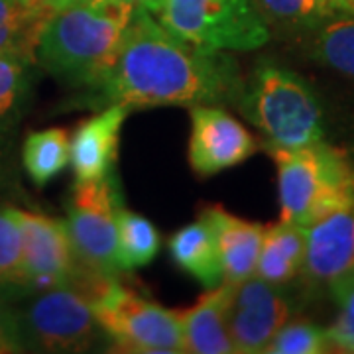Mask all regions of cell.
I'll use <instances>...</instances> for the list:
<instances>
[{
    "instance_id": "obj_26",
    "label": "cell",
    "mask_w": 354,
    "mask_h": 354,
    "mask_svg": "<svg viewBox=\"0 0 354 354\" xmlns=\"http://www.w3.org/2000/svg\"><path fill=\"white\" fill-rule=\"evenodd\" d=\"M12 297L0 290V354L24 353V341Z\"/></svg>"
},
{
    "instance_id": "obj_25",
    "label": "cell",
    "mask_w": 354,
    "mask_h": 354,
    "mask_svg": "<svg viewBox=\"0 0 354 354\" xmlns=\"http://www.w3.org/2000/svg\"><path fill=\"white\" fill-rule=\"evenodd\" d=\"M330 353L327 330L311 321H286L266 346V354H323Z\"/></svg>"
},
{
    "instance_id": "obj_16",
    "label": "cell",
    "mask_w": 354,
    "mask_h": 354,
    "mask_svg": "<svg viewBox=\"0 0 354 354\" xmlns=\"http://www.w3.org/2000/svg\"><path fill=\"white\" fill-rule=\"evenodd\" d=\"M169 252L177 266L203 283V288L211 290L223 283V262L215 225L205 213L199 221L177 230L169 241Z\"/></svg>"
},
{
    "instance_id": "obj_1",
    "label": "cell",
    "mask_w": 354,
    "mask_h": 354,
    "mask_svg": "<svg viewBox=\"0 0 354 354\" xmlns=\"http://www.w3.org/2000/svg\"><path fill=\"white\" fill-rule=\"evenodd\" d=\"M244 77L228 51L207 50L136 8L109 73L91 88L97 106H199L239 101Z\"/></svg>"
},
{
    "instance_id": "obj_23",
    "label": "cell",
    "mask_w": 354,
    "mask_h": 354,
    "mask_svg": "<svg viewBox=\"0 0 354 354\" xmlns=\"http://www.w3.org/2000/svg\"><path fill=\"white\" fill-rule=\"evenodd\" d=\"M0 290L12 299L28 297L24 236L16 207H0Z\"/></svg>"
},
{
    "instance_id": "obj_14",
    "label": "cell",
    "mask_w": 354,
    "mask_h": 354,
    "mask_svg": "<svg viewBox=\"0 0 354 354\" xmlns=\"http://www.w3.org/2000/svg\"><path fill=\"white\" fill-rule=\"evenodd\" d=\"M228 293H230V283L223 281L216 288L207 290V293L193 307L177 311L185 353H234L227 325Z\"/></svg>"
},
{
    "instance_id": "obj_13",
    "label": "cell",
    "mask_w": 354,
    "mask_h": 354,
    "mask_svg": "<svg viewBox=\"0 0 354 354\" xmlns=\"http://www.w3.org/2000/svg\"><path fill=\"white\" fill-rule=\"evenodd\" d=\"M304 272L330 283L354 266V201L305 228Z\"/></svg>"
},
{
    "instance_id": "obj_10",
    "label": "cell",
    "mask_w": 354,
    "mask_h": 354,
    "mask_svg": "<svg viewBox=\"0 0 354 354\" xmlns=\"http://www.w3.org/2000/svg\"><path fill=\"white\" fill-rule=\"evenodd\" d=\"M24 236L28 295L67 283L83 270L71 246L65 221L18 209Z\"/></svg>"
},
{
    "instance_id": "obj_17",
    "label": "cell",
    "mask_w": 354,
    "mask_h": 354,
    "mask_svg": "<svg viewBox=\"0 0 354 354\" xmlns=\"http://www.w3.org/2000/svg\"><path fill=\"white\" fill-rule=\"evenodd\" d=\"M305 244L307 232L305 227L291 223H276L266 227L262 250L254 276L266 279L274 286H286L304 272Z\"/></svg>"
},
{
    "instance_id": "obj_6",
    "label": "cell",
    "mask_w": 354,
    "mask_h": 354,
    "mask_svg": "<svg viewBox=\"0 0 354 354\" xmlns=\"http://www.w3.org/2000/svg\"><path fill=\"white\" fill-rule=\"evenodd\" d=\"M158 20L207 50L254 51L270 39V28L254 0H165Z\"/></svg>"
},
{
    "instance_id": "obj_24",
    "label": "cell",
    "mask_w": 354,
    "mask_h": 354,
    "mask_svg": "<svg viewBox=\"0 0 354 354\" xmlns=\"http://www.w3.org/2000/svg\"><path fill=\"white\" fill-rule=\"evenodd\" d=\"M311 55L321 65L354 77V20L333 18L327 24L317 28L311 44Z\"/></svg>"
},
{
    "instance_id": "obj_21",
    "label": "cell",
    "mask_w": 354,
    "mask_h": 354,
    "mask_svg": "<svg viewBox=\"0 0 354 354\" xmlns=\"http://www.w3.org/2000/svg\"><path fill=\"white\" fill-rule=\"evenodd\" d=\"M268 28L283 32L317 30L339 16L330 0H254Z\"/></svg>"
},
{
    "instance_id": "obj_27",
    "label": "cell",
    "mask_w": 354,
    "mask_h": 354,
    "mask_svg": "<svg viewBox=\"0 0 354 354\" xmlns=\"http://www.w3.org/2000/svg\"><path fill=\"white\" fill-rule=\"evenodd\" d=\"M327 330L330 351L354 354V317L342 311Z\"/></svg>"
},
{
    "instance_id": "obj_11",
    "label": "cell",
    "mask_w": 354,
    "mask_h": 354,
    "mask_svg": "<svg viewBox=\"0 0 354 354\" xmlns=\"http://www.w3.org/2000/svg\"><path fill=\"white\" fill-rule=\"evenodd\" d=\"M189 164L199 176H215L242 164L258 150V140L216 104L191 106Z\"/></svg>"
},
{
    "instance_id": "obj_29",
    "label": "cell",
    "mask_w": 354,
    "mask_h": 354,
    "mask_svg": "<svg viewBox=\"0 0 354 354\" xmlns=\"http://www.w3.org/2000/svg\"><path fill=\"white\" fill-rule=\"evenodd\" d=\"M30 6H34V8H38V10H44V12H51V10H55V8H59V6H64L67 2H71V0H26Z\"/></svg>"
},
{
    "instance_id": "obj_9",
    "label": "cell",
    "mask_w": 354,
    "mask_h": 354,
    "mask_svg": "<svg viewBox=\"0 0 354 354\" xmlns=\"http://www.w3.org/2000/svg\"><path fill=\"white\" fill-rule=\"evenodd\" d=\"M290 317L291 301L281 286L258 276L230 283L227 325L234 353H266V346Z\"/></svg>"
},
{
    "instance_id": "obj_22",
    "label": "cell",
    "mask_w": 354,
    "mask_h": 354,
    "mask_svg": "<svg viewBox=\"0 0 354 354\" xmlns=\"http://www.w3.org/2000/svg\"><path fill=\"white\" fill-rule=\"evenodd\" d=\"M116 232L122 272L148 266L160 252V232L146 216L128 211L124 205H120L116 215Z\"/></svg>"
},
{
    "instance_id": "obj_20",
    "label": "cell",
    "mask_w": 354,
    "mask_h": 354,
    "mask_svg": "<svg viewBox=\"0 0 354 354\" xmlns=\"http://www.w3.org/2000/svg\"><path fill=\"white\" fill-rule=\"evenodd\" d=\"M50 12L30 6L26 0H0V55L36 59L39 34Z\"/></svg>"
},
{
    "instance_id": "obj_12",
    "label": "cell",
    "mask_w": 354,
    "mask_h": 354,
    "mask_svg": "<svg viewBox=\"0 0 354 354\" xmlns=\"http://www.w3.org/2000/svg\"><path fill=\"white\" fill-rule=\"evenodd\" d=\"M132 109L109 104L101 113L83 120L71 134V165L75 181H95L113 174L118 156L120 132Z\"/></svg>"
},
{
    "instance_id": "obj_28",
    "label": "cell",
    "mask_w": 354,
    "mask_h": 354,
    "mask_svg": "<svg viewBox=\"0 0 354 354\" xmlns=\"http://www.w3.org/2000/svg\"><path fill=\"white\" fill-rule=\"evenodd\" d=\"M335 301L341 305L344 313L354 317V266L329 283Z\"/></svg>"
},
{
    "instance_id": "obj_30",
    "label": "cell",
    "mask_w": 354,
    "mask_h": 354,
    "mask_svg": "<svg viewBox=\"0 0 354 354\" xmlns=\"http://www.w3.org/2000/svg\"><path fill=\"white\" fill-rule=\"evenodd\" d=\"M128 2H132L136 8H144V10H150L152 14H158L162 10L165 0H128Z\"/></svg>"
},
{
    "instance_id": "obj_19",
    "label": "cell",
    "mask_w": 354,
    "mask_h": 354,
    "mask_svg": "<svg viewBox=\"0 0 354 354\" xmlns=\"http://www.w3.org/2000/svg\"><path fill=\"white\" fill-rule=\"evenodd\" d=\"M22 162L34 185H48L71 164V134L65 128H48L28 134Z\"/></svg>"
},
{
    "instance_id": "obj_7",
    "label": "cell",
    "mask_w": 354,
    "mask_h": 354,
    "mask_svg": "<svg viewBox=\"0 0 354 354\" xmlns=\"http://www.w3.org/2000/svg\"><path fill=\"white\" fill-rule=\"evenodd\" d=\"M101 330L120 351L138 354L185 353L177 311H169L118 283L104 281L95 297Z\"/></svg>"
},
{
    "instance_id": "obj_8",
    "label": "cell",
    "mask_w": 354,
    "mask_h": 354,
    "mask_svg": "<svg viewBox=\"0 0 354 354\" xmlns=\"http://www.w3.org/2000/svg\"><path fill=\"white\" fill-rule=\"evenodd\" d=\"M120 205L122 199L114 171L95 181H75L65 227L81 268L109 278H116L122 272L116 232Z\"/></svg>"
},
{
    "instance_id": "obj_4",
    "label": "cell",
    "mask_w": 354,
    "mask_h": 354,
    "mask_svg": "<svg viewBox=\"0 0 354 354\" xmlns=\"http://www.w3.org/2000/svg\"><path fill=\"white\" fill-rule=\"evenodd\" d=\"M270 148H301L323 140L321 104L304 77L264 62L244 81L236 101Z\"/></svg>"
},
{
    "instance_id": "obj_2",
    "label": "cell",
    "mask_w": 354,
    "mask_h": 354,
    "mask_svg": "<svg viewBox=\"0 0 354 354\" xmlns=\"http://www.w3.org/2000/svg\"><path fill=\"white\" fill-rule=\"evenodd\" d=\"M134 12L128 0H71L48 16L36 62L71 87L91 91L109 73Z\"/></svg>"
},
{
    "instance_id": "obj_18",
    "label": "cell",
    "mask_w": 354,
    "mask_h": 354,
    "mask_svg": "<svg viewBox=\"0 0 354 354\" xmlns=\"http://www.w3.org/2000/svg\"><path fill=\"white\" fill-rule=\"evenodd\" d=\"M38 67V62L30 57L0 55V152L10 144L24 118Z\"/></svg>"
},
{
    "instance_id": "obj_31",
    "label": "cell",
    "mask_w": 354,
    "mask_h": 354,
    "mask_svg": "<svg viewBox=\"0 0 354 354\" xmlns=\"http://www.w3.org/2000/svg\"><path fill=\"white\" fill-rule=\"evenodd\" d=\"M335 4V8L339 14H346V16H354V0H330Z\"/></svg>"
},
{
    "instance_id": "obj_5",
    "label": "cell",
    "mask_w": 354,
    "mask_h": 354,
    "mask_svg": "<svg viewBox=\"0 0 354 354\" xmlns=\"http://www.w3.org/2000/svg\"><path fill=\"white\" fill-rule=\"evenodd\" d=\"M109 276L81 270L67 283L32 293L16 307L26 351L85 353L102 330L95 315V297Z\"/></svg>"
},
{
    "instance_id": "obj_15",
    "label": "cell",
    "mask_w": 354,
    "mask_h": 354,
    "mask_svg": "<svg viewBox=\"0 0 354 354\" xmlns=\"http://www.w3.org/2000/svg\"><path fill=\"white\" fill-rule=\"evenodd\" d=\"M205 215L215 225L223 262V281L234 283L252 278L264 242V225L244 221L218 205L209 207Z\"/></svg>"
},
{
    "instance_id": "obj_3",
    "label": "cell",
    "mask_w": 354,
    "mask_h": 354,
    "mask_svg": "<svg viewBox=\"0 0 354 354\" xmlns=\"http://www.w3.org/2000/svg\"><path fill=\"white\" fill-rule=\"evenodd\" d=\"M270 153L278 167L281 223L307 228L354 201V165L339 148L319 140Z\"/></svg>"
}]
</instances>
